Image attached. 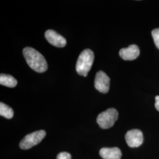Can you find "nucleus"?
<instances>
[{"label": "nucleus", "instance_id": "obj_14", "mask_svg": "<svg viewBox=\"0 0 159 159\" xmlns=\"http://www.w3.org/2000/svg\"><path fill=\"white\" fill-rule=\"evenodd\" d=\"M155 107L159 111V96H157L155 98Z\"/></svg>", "mask_w": 159, "mask_h": 159}, {"label": "nucleus", "instance_id": "obj_12", "mask_svg": "<svg viewBox=\"0 0 159 159\" xmlns=\"http://www.w3.org/2000/svg\"><path fill=\"white\" fill-rule=\"evenodd\" d=\"M152 35L156 46L159 49V29L153 30L152 32Z\"/></svg>", "mask_w": 159, "mask_h": 159}, {"label": "nucleus", "instance_id": "obj_7", "mask_svg": "<svg viewBox=\"0 0 159 159\" xmlns=\"http://www.w3.org/2000/svg\"><path fill=\"white\" fill-rule=\"evenodd\" d=\"M45 37L51 45L57 47H64L67 44V41L64 37L52 30H48L46 31Z\"/></svg>", "mask_w": 159, "mask_h": 159}, {"label": "nucleus", "instance_id": "obj_13", "mask_svg": "<svg viewBox=\"0 0 159 159\" xmlns=\"http://www.w3.org/2000/svg\"><path fill=\"white\" fill-rule=\"evenodd\" d=\"M57 159H71V156L67 152H61L57 155Z\"/></svg>", "mask_w": 159, "mask_h": 159}, {"label": "nucleus", "instance_id": "obj_4", "mask_svg": "<svg viewBox=\"0 0 159 159\" xmlns=\"http://www.w3.org/2000/svg\"><path fill=\"white\" fill-rule=\"evenodd\" d=\"M46 136V132L44 130L34 131L25 136L20 143V147L23 150H28L39 144Z\"/></svg>", "mask_w": 159, "mask_h": 159}, {"label": "nucleus", "instance_id": "obj_8", "mask_svg": "<svg viewBox=\"0 0 159 159\" xmlns=\"http://www.w3.org/2000/svg\"><path fill=\"white\" fill-rule=\"evenodd\" d=\"M120 57L125 61H131L136 59L140 55V50L139 47L133 44L127 48H121L119 51Z\"/></svg>", "mask_w": 159, "mask_h": 159}, {"label": "nucleus", "instance_id": "obj_11", "mask_svg": "<svg viewBox=\"0 0 159 159\" xmlns=\"http://www.w3.org/2000/svg\"><path fill=\"white\" fill-rule=\"evenodd\" d=\"M0 115L2 117H6V119H10L13 117L14 111L10 106H7L6 104L1 102L0 103Z\"/></svg>", "mask_w": 159, "mask_h": 159}, {"label": "nucleus", "instance_id": "obj_3", "mask_svg": "<svg viewBox=\"0 0 159 159\" xmlns=\"http://www.w3.org/2000/svg\"><path fill=\"white\" fill-rule=\"evenodd\" d=\"M118 116L119 113L115 108H108L98 116L97 122L102 129H107L113 126Z\"/></svg>", "mask_w": 159, "mask_h": 159}, {"label": "nucleus", "instance_id": "obj_9", "mask_svg": "<svg viewBox=\"0 0 159 159\" xmlns=\"http://www.w3.org/2000/svg\"><path fill=\"white\" fill-rule=\"evenodd\" d=\"M100 155L103 159H120L122 153L118 148H104L100 150Z\"/></svg>", "mask_w": 159, "mask_h": 159}, {"label": "nucleus", "instance_id": "obj_10", "mask_svg": "<svg viewBox=\"0 0 159 159\" xmlns=\"http://www.w3.org/2000/svg\"><path fill=\"white\" fill-rule=\"evenodd\" d=\"M0 84L8 87L13 88L17 85V80L11 75L1 74Z\"/></svg>", "mask_w": 159, "mask_h": 159}, {"label": "nucleus", "instance_id": "obj_6", "mask_svg": "<svg viewBox=\"0 0 159 159\" xmlns=\"http://www.w3.org/2000/svg\"><path fill=\"white\" fill-rule=\"evenodd\" d=\"M110 79L108 75L104 71H100L96 75L94 86L100 93H107L110 89Z\"/></svg>", "mask_w": 159, "mask_h": 159}, {"label": "nucleus", "instance_id": "obj_5", "mask_svg": "<svg viewBox=\"0 0 159 159\" xmlns=\"http://www.w3.org/2000/svg\"><path fill=\"white\" fill-rule=\"evenodd\" d=\"M125 141L130 148H138L143 142V135L142 131L133 129L128 131L125 135Z\"/></svg>", "mask_w": 159, "mask_h": 159}, {"label": "nucleus", "instance_id": "obj_1", "mask_svg": "<svg viewBox=\"0 0 159 159\" xmlns=\"http://www.w3.org/2000/svg\"><path fill=\"white\" fill-rule=\"evenodd\" d=\"M23 55L30 67L38 73L47 71L48 65L44 56L31 47H25L23 50Z\"/></svg>", "mask_w": 159, "mask_h": 159}, {"label": "nucleus", "instance_id": "obj_2", "mask_svg": "<svg viewBox=\"0 0 159 159\" xmlns=\"http://www.w3.org/2000/svg\"><path fill=\"white\" fill-rule=\"evenodd\" d=\"M94 59V52L90 49L82 51L76 64V71L78 74L87 77L90 70Z\"/></svg>", "mask_w": 159, "mask_h": 159}]
</instances>
